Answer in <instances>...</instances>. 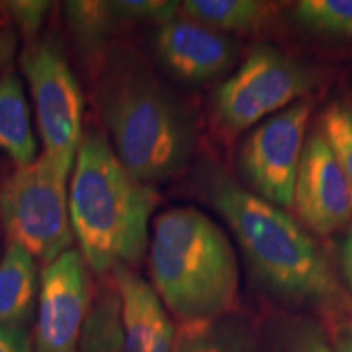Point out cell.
<instances>
[{"label": "cell", "mask_w": 352, "mask_h": 352, "mask_svg": "<svg viewBox=\"0 0 352 352\" xmlns=\"http://www.w3.org/2000/svg\"><path fill=\"white\" fill-rule=\"evenodd\" d=\"M202 192L236 236L253 274L266 290L292 307L315 308L336 321L351 311L323 250L307 228L223 168L202 175Z\"/></svg>", "instance_id": "cell-1"}, {"label": "cell", "mask_w": 352, "mask_h": 352, "mask_svg": "<svg viewBox=\"0 0 352 352\" xmlns=\"http://www.w3.org/2000/svg\"><path fill=\"white\" fill-rule=\"evenodd\" d=\"M157 206L151 184L124 168L103 132L83 134L69 188V214L78 252L96 274L142 261Z\"/></svg>", "instance_id": "cell-2"}, {"label": "cell", "mask_w": 352, "mask_h": 352, "mask_svg": "<svg viewBox=\"0 0 352 352\" xmlns=\"http://www.w3.org/2000/svg\"><path fill=\"white\" fill-rule=\"evenodd\" d=\"M152 285L164 305L195 331L235 308L240 272L227 233L195 208L158 215L151 241Z\"/></svg>", "instance_id": "cell-3"}, {"label": "cell", "mask_w": 352, "mask_h": 352, "mask_svg": "<svg viewBox=\"0 0 352 352\" xmlns=\"http://www.w3.org/2000/svg\"><path fill=\"white\" fill-rule=\"evenodd\" d=\"M98 101L114 152L138 182L152 186L189 164L196 145L195 122L151 70L129 60L114 65Z\"/></svg>", "instance_id": "cell-4"}, {"label": "cell", "mask_w": 352, "mask_h": 352, "mask_svg": "<svg viewBox=\"0 0 352 352\" xmlns=\"http://www.w3.org/2000/svg\"><path fill=\"white\" fill-rule=\"evenodd\" d=\"M67 178L41 153L33 164L16 166L0 188V222L10 243L46 264L74 241Z\"/></svg>", "instance_id": "cell-5"}, {"label": "cell", "mask_w": 352, "mask_h": 352, "mask_svg": "<svg viewBox=\"0 0 352 352\" xmlns=\"http://www.w3.org/2000/svg\"><path fill=\"white\" fill-rule=\"evenodd\" d=\"M315 74L272 44H254L246 59L214 94V113L236 135L289 108L315 88Z\"/></svg>", "instance_id": "cell-6"}, {"label": "cell", "mask_w": 352, "mask_h": 352, "mask_svg": "<svg viewBox=\"0 0 352 352\" xmlns=\"http://www.w3.org/2000/svg\"><path fill=\"white\" fill-rule=\"evenodd\" d=\"M20 64L36 108L43 153L63 173L70 175L83 138L80 85L65 57L50 41L25 47Z\"/></svg>", "instance_id": "cell-7"}, {"label": "cell", "mask_w": 352, "mask_h": 352, "mask_svg": "<svg viewBox=\"0 0 352 352\" xmlns=\"http://www.w3.org/2000/svg\"><path fill=\"white\" fill-rule=\"evenodd\" d=\"M310 113V101H296L254 127L240 147L239 170L245 188L276 208L294 206Z\"/></svg>", "instance_id": "cell-8"}, {"label": "cell", "mask_w": 352, "mask_h": 352, "mask_svg": "<svg viewBox=\"0 0 352 352\" xmlns=\"http://www.w3.org/2000/svg\"><path fill=\"white\" fill-rule=\"evenodd\" d=\"M90 308L88 266L78 250H67L39 276L33 352H78Z\"/></svg>", "instance_id": "cell-9"}, {"label": "cell", "mask_w": 352, "mask_h": 352, "mask_svg": "<svg viewBox=\"0 0 352 352\" xmlns=\"http://www.w3.org/2000/svg\"><path fill=\"white\" fill-rule=\"evenodd\" d=\"M294 206L308 230L327 236L349 223L352 189L320 131L305 139Z\"/></svg>", "instance_id": "cell-10"}, {"label": "cell", "mask_w": 352, "mask_h": 352, "mask_svg": "<svg viewBox=\"0 0 352 352\" xmlns=\"http://www.w3.org/2000/svg\"><path fill=\"white\" fill-rule=\"evenodd\" d=\"M155 52L171 76L188 83H204L232 69L239 46L217 30L188 16H175L158 26Z\"/></svg>", "instance_id": "cell-11"}, {"label": "cell", "mask_w": 352, "mask_h": 352, "mask_svg": "<svg viewBox=\"0 0 352 352\" xmlns=\"http://www.w3.org/2000/svg\"><path fill=\"white\" fill-rule=\"evenodd\" d=\"M109 274L120 297L124 352H173V321L153 285L127 266Z\"/></svg>", "instance_id": "cell-12"}, {"label": "cell", "mask_w": 352, "mask_h": 352, "mask_svg": "<svg viewBox=\"0 0 352 352\" xmlns=\"http://www.w3.org/2000/svg\"><path fill=\"white\" fill-rule=\"evenodd\" d=\"M39 294L34 258L16 243H8L0 261V324H23L33 316Z\"/></svg>", "instance_id": "cell-13"}, {"label": "cell", "mask_w": 352, "mask_h": 352, "mask_svg": "<svg viewBox=\"0 0 352 352\" xmlns=\"http://www.w3.org/2000/svg\"><path fill=\"white\" fill-rule=\"evenodd\" d=\"M0 151L16 166L30 165L38 158L28 101L15 74L0 77Z\"/></svg>", "instance_id": "cell-14"}, {"label": "cell", "mask_w": 352, "mask_h": 352, "mask_svg": "<svg viewBox=\"0 0 352 352\" xmlns=\"http://www.w3.org/2000/svg\"><path fill=\"white\" fill-rule=\"evenodd\" d=\"M182 10L188 19L217 32L250 33L270 19V3L258 0H186Z\"/></svg>", "instance_id": "cell-15"}, {"label": "cell", "mask_w": 352, "mask_h": 352, "mask_svg": "<svg viewBox=\"0 0 352 352\" xmlns=\"http://www.w3.org/2000/svg\"><path fill=\"white\" fill-rule=\"evenodd\" d=\"M78 352H124L120 297L113 283L100 285L83 327Z\"/></svg>", "instance_id": "cell-16"}, {"label": "cell", "mask_w": 352, "mask_h": 352, "mask_svg": "<svg viewBox=\"0 0 352 352\" xmlns=\"http://www.w3.org/2000/svg\"><path fill=\"white\" fill-rule=\"evenodd\" d=\"M64 12L74 38L87 50L103 46L120 21L111 2L101 0H70L64 3Z\"/></svg>", "instance_id": "cell-17"}, {"label": "cell", "mask_w": 352, "mask_h": 352, "mask_svg": "<svg viewBox=\"0 0 352 352\" xmlns=\"http://www.w3.org/2000/svg\"><path fill=\"white\" fill-rule=\"evenodd\" d=\"M294 20L316 34L352 39V0H303Z\"/></svg>", "instance_id": "cell-18"}, {"label": "cell", "mask_w": 352, "mask_h": 352, "mask_svg": "<svg viewBox=\"0 0 352 352\" xmlns=\"http://www.w3.org/2000/svg\"><path fill=\"white\" fill-rule=\"evenodd\" d=\"M320 134L328 142L352 189V109L342 103H333L324 109L320 118Z\"/></svg>", "instance_id": "cell-19"}, {"label": "cell", "mask_w": 352, "mask_h": 352, "mask_svg": "<svg viewBox=\"0 0 352 352\" xmlns=\"http://www.w3.org/2000/svg\"><path fill=\"white\" fill-rule=\"evenodd\" d=\"M277 352H336L316 323L297 320L283 329Z\"/></svg>", "instance_id": "cell-20"}, {"label": "cell", "mask_w": 352, "mask_h": 352, "mask_svg": "<svg viewBox=\"0 0 352 352\" xmlns=\"http://www.w3.org/2000/svg\"><path fill=\"white\" fill-rule=\"evenodd\" d=\"M120 20L153 21L164 25L175 19L182 8V2L176 0H116L111 2Z\"/></svg>", "instance_id": "cell-21"}, {"label": "cell", "mask_w": 352, "mask_h": 352, "mask_svg": "<svg viewBox=\"0 0 352 352\" xmlns=\"http://www.w3.org/2000/svg\"><path fill=\"white\" fill-rule=\"evenodd\" d=\"M2 6L13 23L26 36L38 33L47 12L51 10V2L47 0H12V2H3Z\"/></svg>", "instance_id": "cell-22"}, {"label": "cell", "mask_w": 352, "mask_h": 352, "mask_svg": "<svg viewBox=\"0 0 352 352\" xmlns=\"http://www.w3.org/2000/svg\"><path fill=\"white\" fill-rule=\"evenodd\" d=\"M0 352H33L23 324H0Z\"/></svg>", "instance_id": "cell-23"}, {"label": "cell", "mask_w": 352, "mask_h": 352, "mask_svg": "<svg viewBox=\"0 0 352 352\" xmlns=\"http://www.w3.org/2000/svg\"><path fill=\"white\" fill-rule=\"evenodd\" d=\"M340 261L342 277H344L347 289H349V292L352 294V226L347 228L344 239L341 241Z\"/></svg>", "instance_id": "cell-24"}, {"label": "cell", "mask_w": 352, "mask_h": 352, "mask_svg": "<svg viewBox=\"0 0 352 352\" xmlns=\"http://www.w3.org/2000/svg\"><path fill=\"white\" fill-rule=\"evenodd\" d=\"M333 344L336 352H352V323L334 324Z\"/></svg>", "instance_id": "cell-25"}, {"label": "cell", "mask_w": 352, "mask_h": 352, "mask_svg": "<svg viewBox=\"0 0 352 352\" xmlns=\"http://www.w3.org/2000/svg\"><path fill=\"white\" fill-rule=\"evenodd\" d=\"M189 352H245L233 344H220V342H197Z\"/></svg>", "instance_id": "cell-26"}]
</instances>
